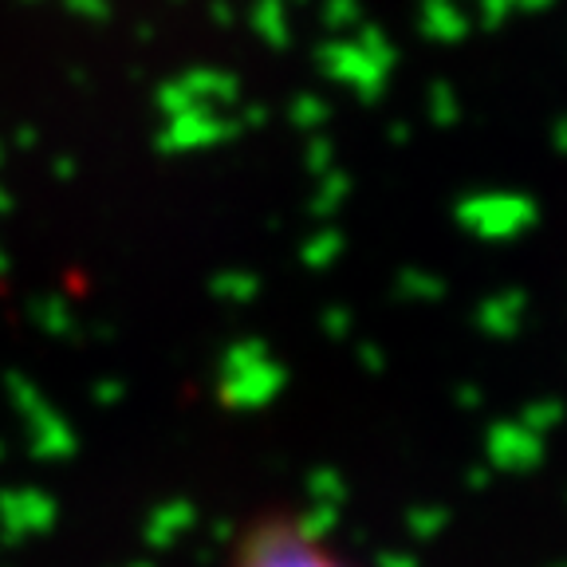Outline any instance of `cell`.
Returning <instances> with one entry per match:
<instances>
[{"mask_svg": "<svg viewBox=\"0 0 567 567\" xmlns=\"http://www.w3.org/2000/svg\"><path fill=\"white\" fill-rule=\"evenodd\" d=\"M237 567H351L328 551L319 540L303 536L296 528H272V532H257L248 540L245 556H240Z\"/></svg>", "mask_w": 567, "mask_h": 567, "instance_id": "6da1fadb", "label": "cell"}]
</instances>
